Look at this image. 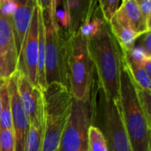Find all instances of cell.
<instances>
[{"mask_svg": "<svg viewBox=\"0 0 151 151\" xmlns=\"http://www.w3.org/2000/svg\"><path fill=\"white\" fill-rule=\"evenodd\" d=\"M87 42L98 84L109 99L119 101L121 51L108 22L104 20L100 30L87 38Z\"/></svg>", "mask_w": 151, "mask_h": 151, "instance_id": "obj_1", "label": "cell"}, {"mask_svg": "<svg viewBox=\"0 0 151 151\" xmlns=\"http://www.w3.org/2000/svg\"><path fill=\"white\" fill-rule=\"evenodd\" d=\"M103 134L108 151H133L123 122L119 101L109 99L96 79L92 85V122Z\"/></svg>", "mask_w": 151, "mask_h": 151, "instance_id": "obj_2", "label": "cell"}, {"mask_svg": "<svg viewBox=\"0 0 151 151\" xmlns=\"http://www.w3.org/2000/svg\"><path fill=\"white\" fill-rule=\"evenodd\" d=\"M119 105L123 122L133 151H150V124L140 105L135 85L121 65Z\"/></svg>", "mask_w": 151, "mask_h": 151, "instance_id": "obj_3", "label": "cell"}, {"mask_svg": "<svg viewBox=\"0 0 151 151\" xmlns=\"http://www.w3.org/2000/svg\"><path fill=\"white\" fill-rule=\"evenodd\" d=\"M67 83L73 98H86L95 80V67L89 55L87 38L79 31L67 35L65 39Z\"/></svg>", "mask_w": 151, "mask_h": 151, "instance_id": "obj_4", "label": "cell"}, {"mask_svg": "<svg viewBox=\"0 0 151 151\" xmlns=\"http://www.w3.org/2000/svg\"><path fill=\"white\" fill-rule=\"evenodd\" d=\"M42 93L44 98L42 151H58L70 114L73 96L69 88L59 83L47 85Z\"/></svg>", "mask_w": 151, "mask_h": 151, "instance_id": "obj_5", "label": "cell"}, {"mask_svg": "<svg viewBox=\"0 0 151 151\" xmlns=\"http://www.w3.org/2000/svg\"><path fill=\"white\" fill-rule=\"evenodd\" d=\"M92 122V88L81 100L72 98L70 114L62 133L58 151H80L88 144V134Z\"/></svg>", "mask_w": 151, "mask_h": 151, "instance_id": "obj_6", "label": "cell"}, {"mask_svg": "<svg viewBox=\"0 0 151 151\" xmlns=\"http://www.w3.org/2000/svg\"><path fill=\"white\" fill-rule=\"evenodd\" d=\"M45 77L47 85L59 83L68 88L65 39L61 30L55 29L46 20Z\"/></svg>", "mask_w": 151, "mask_h": 151, "instance_id": "obj_7", "label": "cell"}, {"mask_svg": "<svg viewBox=\"0 0 151 151\" xmlns=\"http://www.w3.org/2000/svg\"><path fill=\"white\" fill-rule=\"evenodd\" d=\"M37 59H38V11L35 7L25 40L19 52L17 71L25 75L35 86H37ZM39 88V87H38Z\"/></svg>", "mask_w": 151, "mask_h": 151, "instance_id": "obj_8", "label": "cell"}, {"mask_svg": "<svg viewBox=\"0 0 151 151\" xmlns=\"http://www.w3.org/2000/svg\"><path fill=\"white\" fill-rule=\"evenodd\" d=\"M18 72V71H17ZM18 91L30 125L44 128V98L41 88L18 72Z\"/></svg>", "mask_w": 151, "mask_h": 151, "instance_id": "obj_9", "label": "cell"}, {"mask_svg": "<svg viewBox=\"0 0 151 151\" xmlns=\"http://www.w3.org/2000/svg\"><path fill=\"white\" fill-rule=\"evenodd\" d=\"M18 58L11 19L0 13V79L7 80L17 72Z\"/></svg>", "mask_w": 151, "mask_h": 151, "instance_id": "obj_10", "label": "cell"}, {"mask_svg": "<svg viewBox=\"0 0 151 151\" xmlns=\"http://www.w3.org/2000/svg\"><path fill=\"white\" fill-rule=\"evenodd\" d=\"M11 101L12 130L15 137V151H23L27 134L29 129V120L22 106L18 91V72L7 79Z\"/></svg>", "mask_w": 151, "mask_h": 151, "instance_id": "obj_11", "label": "cell"}, {"mask_svg": "<svg viewBox=\"0 0 151 151\" xmlns=\"http://www.w3.org/2000/svg\"><path fill=\"white\" fill-rule=\"evenodd\" d=\"M18 2L19 5L11 18V23L19 53L31 22L35 7V0H18Z\"/></svg>", "mask_w": 151, "mask_h": 151, "instance_id": "obj_12", "label": "cell"}, {"mask_svg": "<svg viewBox=\"0 0 151 151\" xmlns=\"http://www.w3.org/2000/svg\"><path fill=\"white\" fill-rule=\"evenodd\" d=\"M113 18L128 26L139 37L150 31V28L146 25L136 0H122V4L118 8Z\"/></svg>", "mask_w": 151, "mask_h": 151, "instance_id": "obj_13", "label": "cell"}, {"mask_svg": "<svg viewBox=\"0 0 151 151\" xmlns=\"http://www.w3.org/2000/svg\"><path fill=\"white\" fill-rule=\"evenodd\" d=\"M96 0H68L63 1V9L71 17V27L68 34L73 33L96 11Z\"/></svg>", "mask_w": 151, "mask_h": 151, "instance_id": "obj_14", "label": "cell"}, {"mask_svg": "<svg viewBox=\"0 0 151 151\" xmlns=\"http://www.w3.org/2000/svg\"><path fill=\"white\" fill-rule=\"evenodd\" d=\"M37 6V5H36ZM38 11V59H37V86L42 91L46 88L45 77V50H46V16L37 6Z\"/></svg>", "mask_w": 151, "mask_h": 151, "instance_id": "obj_15", "label": "cell"}, {"mask_svg": "<svg viewBox=\"0 0 151 151\" xmlns=\"http://www.w3.org/2000/svg\"><path fill=\"white\" fill-rule=\"evenodd\" d=\"M121 51V50H120ZM122 63L128 71L134 83L140 88L150 92L151 81L150 76L148 75L142 64L132 58L129 52L121 51Z\"/></svg>", "mask_w": 151, "mask_h": 151, "instance_id": "obj_16", "label": "cell"}, {"mask_svg": "<svg viewBox=\"0 0 151 151\" xmlns=\"http://www.w3.org/2000/svg\"><path fill=\"white\" fill-rule=\"evenodd\" d=\"M108 24L114 38L116 39L120 48V50L129 52L135 46V42L139 35L128 26L118 21L113 17L108 22Z\"/></svg>", "mask_w": 151, "mask_h": 151, "instance_id": "obj_17", "label": "cell"}, {"mask_svg": "<svg viewBox=\"0 0 151 151\" xmlns=\"http://www.w3.org/2000/svg\"><path fill=\"white\" fill-rule=\"evenodd\" d=\"M0 129H12L11 101L7 80H2L0 85Z\"/></svg>", "mask_w": 151, "mask_h": 151, "instance_id": "obj_18", "label": "cell"}, {"mask_svg": "<svg viewBox=\"0 0 151 151\" xmlns=\"http://www.w3.org/2000/svg\"><path fill=\"white\" fill-rule=\"evenodd\" d=\"M43 129L30 125L26 136L23 151H42Z\"/></svg>", "mask_w": 151, "mask_h": 151, "instance_id": "obj_19", "label": "cell"}, {"mask_svg": "<svg viewBox=\"0 0 151 151\" xmlns=\"http://www.w3.org/2000/svg\"><path fill=\"white\" fill-rule=\"evenodd\" d=\"M88 151H108L106 141L103 134L94 126H90L88 134Z\"/></svg>", "mask_w": 151, "mask_h": 151, "instance_id": "obj_20", "label": "cell"}, {"mask_svg": "<svg viewBox=\"0 0 151 151\" xmlns=\"http://www.w3.org/2000/svg\"><path fill=\"white\" fill-rule=\"evenodd\" d=\"M104 22V19L100 18L99 16H97V15H96L94 13L93 16L88 20L84 22L79 27V29L77 31H79L80 34L83 37L89 38V37L93 36L94 35H96L100 30V28H101Z\"/></svg>", "mask_w": 151, "mask_h": 151, "instance_id": "obj_21", "label": "cell"}, {"mask_svg": "<svg viewBox=\"0 0 151 151\" xmlns=\"http://www.w3.org/2000/svg\"><path fill=\"white\" fill-rule=\"evenodd\" d=\"M96 2L99 4L103 19L109 22L119 7L120 0H96Z\"/></svg>", "mask_w": 151, "mask_h": 151, "instance_id": "obj_22", "label": "cell"}, {"mask_svg": "<svg viewBox=\"0 0 151 151\" xmlns=\"http://www.w3.org/2000/svg\"><path fill=\"white\" fill-rule=\"evenodd\" d=\"M15 137L12 129H0V151H15Z\"/></svg>", "mask_w": 151, "mask_h": 151, "instance_id": "obj_23", "label": "cell"}, {"mask_svg": "<svg viewBox=\"0 0 151 151\" xmlns=\"http://www.w3.org/2000/svg\"><path fill=\"white\" fill-rule=\"evenodd\" d=\"M135 85V84H134ZM135 89L137 92V96L139 99L140 105L144 112V115L150 124L151 122V105H150V92L145 91L139 87L135 86Z\"/></svg>", "mask_w": 151, "mask_h": 151, "instance_id": "obj_24", "label": "cell"}, {"mask_svg": "<svg viewBox=\"0 0 151 151\" xmlns=\"http://www.w3.org/2000/svg\"><path fill=\"white\" fill-rule=\"evenodd\" d=\"M56 21L59 27V25L69 31L71 27V17L68 12H66L64 9L57 11L56 12Z\"/></svg>", "mask_w": 151, "mask_h": 151, "instance_id": "obj_25", "label": "cell"}, {"mask_svg": "<svg viewBox=\"0 0 151 151\" xmlns=\"http://www.w3.org/2000/svg\"><path fill=\"white\" fill-rule=\"evenodd\" d=\"M18 5H19L18 0H12V1L7 2V3L2 4L0 6V13L3 16L11 19L12 16L17 10Z\"/></svg>", "mask_w": 151, "mask_h": 151, "instance_id": "obj_26", "label": "cell"}, {"mask_svg": "<svg viewBox=\"0 0 151 151\" xmlns=\"http://www.w3.org/2000/svg\"><path fill=\"white\" fill-rule=\"evenodd\" d=\"M140 11L142 15L146 22V25L149 28H150V19H151V0H142L138 3Z\"/></svg>", "mask_w": 151, "mask_h": 151, "instance_id": "obj_27", "label": "cell"}, {"mask_svg": "<svg viewBox=\"0 0 151 151\" xmlns=\"http://www.w3.org/2000/svg\"><path fill=\"white\" fill-rule=\"evenodd\" d=\"M58 3H59V0H50V17L48 18V19H46L47 22L50 23L57 30H60V27H58V25L56 21V12L58 11Z\"/></svg>", "mask_w": 151, "mask_h": 151, "instance_id": "obj_28", "label": "cell"}, {"mask_svg": "<svg viewBox=\"0 0 151 151\" xmlns=\"http://www.w3.org/2000/svg\"><path fill=\"white\" fill-rule=\"evenodd\" d=\"M36 5L39 7V9L43 12V13L46 16V19L50 17V0H35Z\"/></svg>", "mask_w": 151, "mask_h": 151, "instance_id": "obj_29", "label": "cell"}, {"mask_svg": "<svg viewBox=\"0 0 151 151\" xmlns=\"http://www.w3.org/2000/svg\"><path fill=\"white\" fill-rule=\"evenodd\" d=\"M145 50L151 54V32L148 31L146 34H144V45L142 46Z\"/></svg>", "mask_w": 151, "mask_h": 151, "instance_id": "obj_30", "label": "cell"}, {"mask_svg": "<svg viewBox=\"0 0 151 151\" xmlns=\"http://www.w3.org/2000/svg\"><path fill=\"white\" fill-rule=\"evenodd\" d=\"M142 65L144 68V70L146 71V73H148L149 76L151 75V57L147 58L145 60H143L142 62Z\"/></svg>", "mask_w": 151, "mask_h": 151, "instance_id": "obj_31", "label": "cell"}, {"mask_svg": "<svg viewBox=\"0 0 151 151\" xmlns=\"http://www.w3.org/2000/svg\"><path fill=\"white\" fill-rule=\"evenodd\" d=\"M80 151H88V144H87V145H85L84 147H82Z\"/></svg>", "mask_w": 151, "mask_h": 151, "instance_id": "obj_32", "label": "cell"}, {"mask_svg": "<svg viewBox=\"0 0 151 151\" xmlns=\"http://www.w3.org/2000/svg\"><path fill=\"white\" fill-rule=\"evenodd\" d=\"M10 1H12V0H0V6H1L2 4L7 3V2H10Z\"/></svg>", "mask_w": 151, "mask_h": 151, "instance_id": "obj_33", "label": "cell"}, {"mask_svg": "<svg viewBox=\"0 0 151 151\" xmlns=\"http://www.w3.org/2000/svg\"><path fill=\"white\" fill-rule=\"evenodd\" d=\"M2 80H3V79H0V85H1V82H2ZM0 107H1V103H0Z\"/></svg>", "mask_w": 151, "mask_h": 151, "instance_id": "obj_34", "label": "cell"}, {"mask_svg": "<svg viewBox=\"0 0 151 151\" xmlns=\"http://www.w3.org/2000/svg\"><path fill=\"white\" fill-rule=\"evenodd\" d=\"M141 1H142V0H136V2H137V3H140Z\"/></svg>", "mask_w": 151, "mask_h": 151, "instance_id": "obj_35", "label": "cell"}]
</instances>
